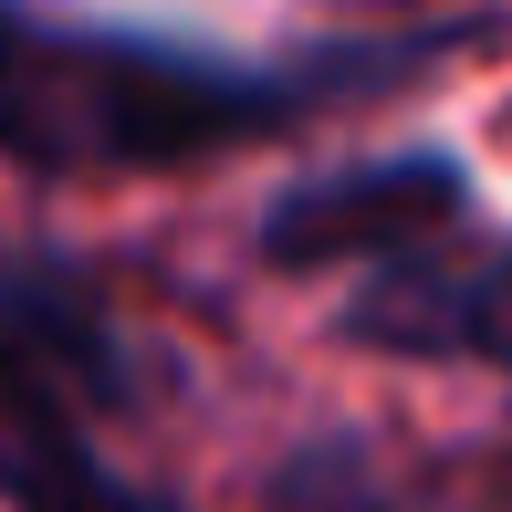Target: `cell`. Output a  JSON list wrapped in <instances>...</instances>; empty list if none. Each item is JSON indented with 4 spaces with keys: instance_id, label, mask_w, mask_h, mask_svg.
Instances as JSON below:
<instances>
[{
    "instance_id": "7a4b0ae2",
    "label": "cell",
    "mask_w": 512,
    "mask_h": 512,
    "mask_svg": "<svg viewBox=\"0 0 512 512\" xmlns=\"http://www.w3.org/2000/svg\"><path fill=\"white\" fill-rule=\"evenodd\" d=\"M481 209L460 147L418 136V147H387V157H345V168H314L293 189L262 199L251 220V251L262 272H335V262H429L460 220Z\"/></svg>"
},
{
    "instance_id": "277c9868",
    "label": "cell",
    "mask_w": 512,
    "mask_h": 512,
    "mask_svg": "<svg viewBox=\"0 0 512 512\" xmlns=\"http://www.w3.org/2000/svg\"><path fill=\"white\" fill-rule=\"evenodd\" d=\"M11 377L53 387V398H74L84 418L126 398V366H115V324L95 304V283H84L63 251L21 241L11 251Z\"/></svg>"
},
{
    "instance_id": "5b68a950",
    "label": "cell",
    "mask_w": 512,
    "mask_h": 512,
    "mask_svg": "<svg viewBox=\"0 0 512 512\" xmlns=\"http://www.w3.org/2000/svg\"><path fill=\"white\" fill-rule=\"evenodd\" d=\"M11 512H178V502L126 481V471H105V450L84 439L74 398L11 377Z\"/></svg>"
},
{
    "instance_id": "8992f818",
    "label": "cell",
    "mask_w": 512,
    "mask_h": 512,
    "mask_svg": "<svg viewBox=\"0 0 512 512\" xmlns=\"http://www.w3.org/2000/svg\"><path fill=\"white\" fill-rule=\"evenodd\" d=\"M262 502L272 512H387V481L366 471L356 439H304V450L262 481Z\"/></svg>"
},
{
    "instance_id": "3957f363",
    "label": "cell",
    "mask_w": 512,
    "mask_h": 512,
    "mask_svg": "<svg viewBox=\"0 0 512 512\" xmlns=\"http://www.w3.org/2000/svg\"><path fill=\"white\" fill-rule=\"evenodd\" d=\"M345 345L408 366H512V251L492 262H387L345 293Z\"/></svg>"
},
{
    "instance_id": "52a82bcc",
    "label": "cell",
    "mask_w": 512,
    "mask_h": 512,
    "mask_svg": "<svg viewBox=\"0 0 512 512\" xmlns=\"http://www.w3.org/2000/svg\"><path fill=\"white\" fill-rule=\"evenodd\" d=\"M502 492H512V450H502Z\"/></svg>"
},
{
    "instance_id": "6da1fadb",
    "label": "cell",
    "mask_w": 512,
    "mask_h": 512,
    "mask_svg": "<svg viewBox=\"0 0 512 512\" xmlns=\"http://www.w3.org/2000/svg\"><path fill=\"white\" fill-rule=\"evenodd\" d=\"M512 21H408V32L304 42L283 63H230L168 32H105L11 0V157L32 178H126V168H199L241 136H293L335 105H377L429 84V63L481 53Z\"/></svg>"
}]
</instances>
